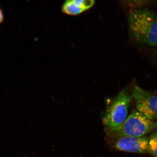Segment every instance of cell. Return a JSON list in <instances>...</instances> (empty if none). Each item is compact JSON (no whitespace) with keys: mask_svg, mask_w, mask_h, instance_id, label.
<instances>
[{"mask_svg":"<svg viewBox=\"0 0 157 157\" xmlns=\"http://www.w3.org/2000/svg\"><path fill=\"white\" fill-rule=\"evenodd\" d=\"M132 98L124 89L110 100L102 118L105 127H117L124 122L128 117Z\"/></svg>","mask_w":157,"mask_h":157,"instance_id":"cell-3","label":"cell"},{"mask_svg":"<svg viewBox=\"0 0 157 157\" xmlns=\"http://www.w3.org/2000/svg\"><path fill=\"white\" fill-rule=\"evenodd\" d=\"M154 126L155 128H157V122L154 123Z\"/></svg>","mask_w":157,"mask_h":157,"instance_id":"cell-10","label":"cell"},{"mask_svg":"<svg viewBox=\"0 0 157 157\" xmlns=\"http://www.w3.org/2000/svg\"><path fill=\"white\" fill-rule=\"evenodd\" d=\"M131 96L135 100L137 111L150 120L157 117L156 93L135 86L133 88Z\"/></svg>","mask_w":157,"mask_h":157,"instance_id":"cell-5","label":"cell"},{"mask_svg":"<svg viewBox=\"0 0 157 157\" xmlns=\"http://www.w3.org/2000/svg\"><path fill=\"white\" fill-rule=\"evenodd\" d=\"M154 122L136 110H133L122 124L117 127L105 128L107 137H140L155 128Z\"/></svg>","mask_w":157,"mask_h":157,"instance_id":"cell-2","label":"cell"},{"mask_svg":"<svg viewBox=\"0 0 157 157\" xmlns=\"http://www.w3.org/2000/svg\"><path fill=\"white\" fill-rule=\"evenodd\" d=\"M4 19V14L3 12L0 7V25L3 22Z\"/></svg>","mask_w":157,"mask_h":157,"instance_id":"cell-8","label":"cell"},{"mask_svg":"<svg viewBox=\"0 0 157 157\" xmlns=\"http://www.w3.org/2000/svg\"><path fill=\"white\" fill-rule=\"evenodd\" d=\"M95 3L94 0H67L62 5L61 10L66 15H79L91 9Z\"/></svg>","mask_w":157,"mask_h":157,"instance_id":"cell-6","label":"cell"},{"mask_svg":"<svg viewBox=\"0 0 157 157\" xmlns=\"http://www.w3.org/2000/svg\"><path fill=\"white\" fill-rule=\"evenodd\" d=\"M148 151L157 157V132L153 133L149 139Z\"/></svg>","mask_w":157,"mask_h":157,"instance_id":"cell-7","label":"cell"},{"mask_svg":"<svg viewBox=\"0 0 157 157\" xmlns=\"http://www.w3.org/2000/svg\"><path fill=\"white\" fill-rule=\"evenodd\" d=\"M156 110L157 113V93H156Z\"/></svg>","mask_w":157,"mask_h":157,"instance_id":"cell-9","label":"cell"},{"mask_svg":"<svg viewBox=\"0 0 157 157\" xmlns=\"http://www.w3.org/2000/svg\"><path fill=\"white\" fill-rule=\"evenodd\" d=\"M128 23L131 36L141 44L157 46V15L147 9L132 10Z\"/></svg>","mask_w":157,"mask_h":157,"instance_id":"cell-1","label":"cell"},{"mask_svg":"<svg viewBox=\"0 0 157 157\" xmlns=\"http://www.w3.org/2000/svg\"><path fill=\"white\" fill-rule=\"evenodd\" d=\"M107 143L110 148L119 151L143 154L148 150L149 139L146 136L107 137Z\"/></svg>","mask_w":157,"mask_h":157,"instance_id":"cell-4","label":"cell"}]
</instances>
